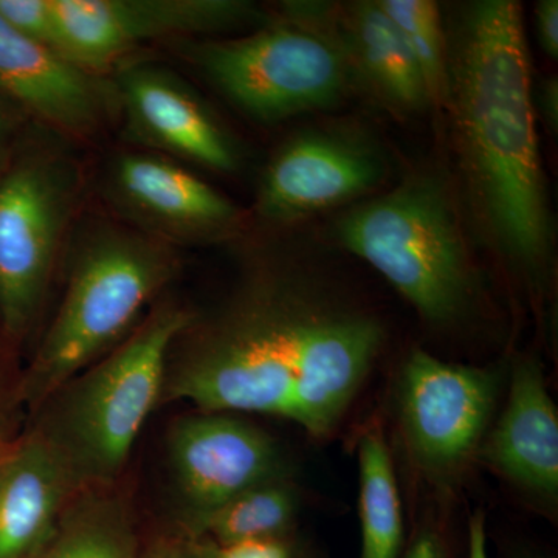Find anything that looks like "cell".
I'll return each mask as SVG.
<instances>
[{"mask_svg": "<svg viewBox=\"0 0 558 558\" xmlns=\"http://www.w3.org/2000/svg\"><path fill=\"white\" fill-rule=\"evenodd\" d=\"M447 62L454 130L480 215L499 250L535 274L549 258L553 230L520 3H469Z\"/></svg>", "mask_w": 558, "mask_h": 558, "instance_id": "2", "label": "cell"}, {"mask_svg": "<svg viewBox=\"0 0 558 558\" xmlns=\"http://www.w3.org/2000/svg\"><path fill=\"white\" fill-rule=\"evenodd\" d=\"M0 440H3V438H2V425H0Z\"/></svg>", "mask_w": 558, "mask_h": 558, "instance_id": "31", "label": "cell"}, {"mask_svg": "<svg viewBox=\"0 0 558 558\" xmlns=\"http://www.w3.org/2000/svg\"><path fill=\"white\" fill-rule=\"evenodd\" d=\"M481 454L517 486L539 497H557V407L542 368L532 360H523L513 368L506 409Z\"/></svg>", "mask_w": 558, "mask_h": 558, "instance_id": "14", "label": "cell"}, {"mask_svg": "<svg viewBox=\"0 0 558 558\" xmlns=\"http://www.w3.org/2000/svg\"><path fill=\"white\" fill-rule=\"evenodd\" d=\"M349 40L355 62L381 97L405 109L428 101L417 62L379 2H357L349 9Z\"/></svg>", "mask_w": 558, "mask_h": 558, "instance_id": "18", "label": "cell"}, {"mask_svg": "<svg viewBox=\"0 0 558 558\" xmlns=\"http://www.w3.org/2000/svg\"><path fill=\"white\" fill-rule=\"evenodd\" d=\"M121 199L174 238L226 230L238 218L229 199L178 165L153 154H128L116 168Z\"/></svg>", "mask_w": 558, "mask_h": 558, "instance_id": "16", "label": "cell"}, {"mask_svg": "<svg viewBox=\"0 0 558 558\" xmlns=\"http://www.w3.org/2000/svg\"><path fill=\"white\" fill-rule=\"evenodd\" d=\"M539 109L554 131H557L558 123V87L557 80L549 78L539 87Z\"/></svg>", "mask_w": 558, "mask_h": 558, "instance_id": "28", "label": "cell"}, {"mask_svg": "<svg viewBox=\"0 0 558 558\" xmlns=\"http://www.w3.org/2000/svg\"><path fill=\"white\" fill-rule=\"evenodd\" d=\"M178 267L163 241L124 230L102 231L83 248L60 311L22 380L36 409L126 337Z\"/></svg>", "mask_w": 558, "mask_h": 558, "instance_id": "4", "label": "cell"}, {"mask_svg": "<svg viewBox=\"0 0 558 558\" xmlns=\"http://www.w3.org/2000/svg\"><path fill=\"white\" fill-rule=\"evenodd\" d=\"M170 458L190 535L236 495L288 476L277 440L229 413L180 418L170 433Z\"/></svg>", "mask_w": 558, "mask_h": 558, "instance_id": "9", "label": "cell"}, {"mask_svg": "<svg viewBox=\"0 0 558 558\" xmlns=\"http://www.w3.org/2000/svg\"><path fill=\"white\" fill-rule=\"evenodd\" d=\"M341 245L379 271L429 323L469 310L473 274L453 204L440 182L407 180L351 209L337 226Z\"/></svg>", "mask_w": 558, "mask_h": 558, "instance_id": "5", "label": "cell"}, {"mask_svg": "<svg viewBox=\"0 0 558 558\" xmlns=\"http://www.w3.org/2000/svg\"><path fill=\"white\" fill-rule=\"evenodd\" d=\"M10 444L9 442H5V440H0V453H2L3 450L7 449V447H9Z\"/></svg>", "mask_w": 558, "mask_h": 558, "instance_id": "29", "label": "cell"}, {"mask_svg": "<svg viewBox=\"0 0 558 558\" xmlns=\"http://www.w3.org/2000/svg\"><path fill=\"white\" fill-rule=\"evenodd\" d=\"M68 193L51 165H25L0 183V315L11 337L27 330L46 293Z\"/></svg>", "mask_w": 558, "mask_h": 558, "instance_id": "8", "label": "cell"}, {"mask_svg": "<svg viewBox=\"0 0 558 558\" xmlns=\"http://www.w3.org/2000/svg\"><path fill=\"white\" fill-rule=\"evenodd\" d=\"M119 84L131 130L143 142L211 170H233L230 140L178 76L137 65L124 70Z\"/></svg>", "mask_w": 558, "mask_h": 558, "instance_id": "12", "label": "cell"}, {"mask_svg": "<svg viewBox=\"0 0 558 558\" xmlns=\"http://www.w3.org/2000/svg\"><path fill=\"white\" fill-rule=\"evenodd\" d=\"M513 558H539L538 556H527V554H523V556H517Z\"/></svg>", "mask_w": 558, "mask_h": 558, "instance_id": "30", "label": "cell"}, {"mask_svg": "<svg viewBox=\"0 0 558 558\" xmlns=\"http://www.w3.org/2000/svg\"><path fill=\"white\" fill-rule=\"evenodd\" d=\"M191 323L189 312L163 304L112 354L44 403L49 414L38 432L78 490L110 487L119 478L146 418L163 396L171 349Z\"/></svg>", "mask_w": 558, "mask_h": 558, "instance_id": "3", "label": "cell"}, {"mask_svg": "<svg viewBox=\"0 0 558 558\" xmlns=\"http://www.w3.org/2000/svg\"><path fill=\"white\" fill-rule=\"evenodd\" d=\"M140 558H215L211 543L202 542V538L186 537L163 539L148 549Z\"/></svg>", "mask_w": 558, "mask_h": 558, "instance_id": "24", "label": "cell"}, {"mask_svg": "<svg viewBox=\"0 0 558 558\" xmlns=\"http://www.w3.org/2000/svg\"><path fill=\"white\" fill-rule=\"evenodd\" d=\"M58 51L86 70L102 69L143 40L230 27L252 16L238 0H50Z\"/></svg>", "mask_w": 558, "mask_h": 558, "instance_id": "10", "label": "cell"}, {"mask_svg": "<svg viewBox=\"0 0 558 558\" xmlns=\"http://www.w3.org/2000/svg\"><path fill=\"white\" fill-rule=\"evenodd\" d=\"M535 31L538 43L548 57L557 60L558 57V2L557 0H542L535 7Z\"/></svg>", "mask_w": 558, "mask_h": 558, "instance_id": "26", "label": "cell"}, {"mask_svg": "<svg viewBox=\"0 0 558 558\" xmlns=\"http://www.w3.org/2000/svg\"><path fill=\"white\" fill-rule=\"evenodd\" d=\"M379 5L398 27L416 60L428 100L444 97L449 80V57L438 5L429 0H380Z\"/></svg>", "mask_w": 558, "mask_h": 558, "instance_id": "21", "label": "cell"}, {"mask_svg": "<svg viewBox=\"0 0 558 558\" xmlns=\"http://www.w3.org/2000/svg\"><path fill=\"white\" fill-rule=\"evenodd\" d=\"M0 90L64 131H89L102 95L89 72L36 43L0 16Z\"/></svg>", "mask_w": 558, "mask_h": 558, "instance_id": "15", "label": "cell"}, {"mask_svg": "<svg viewBox=\"0 0 558 558\" xmlns=\"http://www.w3.org/2000/svg\"><path fill=\"white\" fill-rule=\"evenodd\" d=\"M385 333L365 312L288 277L253 282L191 333L165 392L202 413H259L326 436L368 376Z\"/></svg>", "mask_w": 558, "mask_h": 558, "instance_id": "1", "label": "cell"}, {"mask_svg": "<svg viewBox=\"0 0 558 558\" xmlns=\"http://www.w3.org/2000/svg\"><path fill=\"white\" fill-rule=\"evenodd\" d=\"M468 558H490L488 556L486 520L483 512H476L469 521Z\"/></svg>", "mask_w": 558, "mask_h": 558, "instance_id": "27", "label": "cell"}, {"mask_svg": "<svg viewBox=\"0 0 558 558\" xmlns=\"http://www.w3.org/2000/svg\"><path fill=\"white\" fill-rule=\"evenodd\" d=\"M373 150L348 138L306 134L293 138L270 161L258 207L266 218L284 220L330 208L380 182Z\"/></svg>", "mask_w": 558, "mask_h": 558, "instance_id": "11", "label": "cell"}, {"mask_svg": "<svg viewBox=\"0 0 558 558\" xmlns=\"http://www.w3.org/2000/svg\"><path fill=\"white\" fill-rule=\"evenodd\" d=\"M0 16L14 31L58 51L57 22L50 0H0Z\"/></svg>", "mask_w": 558, "mask_h": 558, "instance_id": "22", "label": "cell"}, {"mask_svg": "<svg viewBox=\"0 0 558 558\" xmlns=\"http://www.w3.org/2000/svg\"><path fill=\"white\" fill-rule=\"evenodd\" d=\"M299 494L288 478L247 488L209 515L191 537L215 546L292 535L299 515Z\"/></svg>", "mask_w": 558, "mask_h": 558, "instance_id": "20", "label": "cell"}, {"mask_svg": "<svg viewBox=\"0 0 558 558\" xmlns=\"http://www.w3.org/2000/svg\"><path fill=\"white\" fill-rule=\"evenodd\" d=\"M78 487L36 429L0 453V558H33Z\"/></svg>", "mask_w": 558, "mask_h": 558, "instance_id": "13", "label": "cell"}, {"mask_svg": "<svg viewBox=\"0 0 558 558\" xmlns=\"http://www.w3.org/2000/svg\"><path fill=\"white\" fill-rule=\"evenodd\" d=\"M193 57L231 101L267 123L330 108L351 80L344 51L304 25L205 43Z\"/></svg>", "mask_w": 558, "mask_h": 558, "instance_id": "6", "label": "cell"}, {"mask_svg": "<svg viewBox=\"0 0 558 558\" xmlns=\"http://www.w3.org/2000/svg\"><path fill=\"white\" fill-rule=\"evenodd\" d=\"M215 558H319L292 537L250 539L230 546L211 545Z\"/></svg>", "mask_w": 558, "mask_h": 558, "instance_id": "23", "label": "cell"}, {"mask_svg": "<svg viewBox=\"0 0 558 558\" xmlns=\"http://www.w3.org/2000/svg\"><path fill=\"white\" fill-rule=\"evenodd\" d=\"M400 558H453V549L439 529L422 527Z\"/></svg>", "mask_w": 558, "mask_h": 558, "instance_id": "25", "label": "cell"}, {"mask_svg": "<svg viewBox=\"0 0 558 558\" xmlns=\"http://www.w3.org/2000/svg\"><path fill=\"white\" fill-rule=\"evenodd\" d=\"M108 488L75 492L33 558H140L130 506Z\"/></svg>", "mask_w": 558, "mask_h": 558, "instance_id": "17", "label": "cell"}, {"mask_svg": "<svg viewBox=\"0 0 558 558\" xmlns=\"http://www.w3.org/2000/svg\"><path fill=\"white\" fill-rule=\"evenodd\" d=\"M360 558H400L405 543L398 478L380 428H371L359 440Z\"/></svg>", "mask_w": 558, "mask_h": 558, "instance_id": "19", "label": "cell"}, {"mask_svg": "<svg viewBox=\"0 0 558 558\" xmlns=\"http://www.w3.org/2000/svg\"><path fill=\"white\" fill-rule=\"evenodd\" d=\"M398 392L411 454L428 473L446 475L478 449L497 403L498 376L414 349L403 365Z\"/></svg>", "mask_w": 558, "mask_h": 558, "instance_id": "7", "label": "cell"}]
</instances>
